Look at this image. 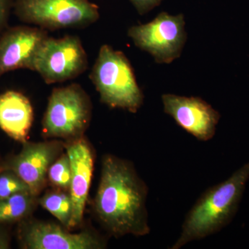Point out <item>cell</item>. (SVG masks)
Here are the masks:
<instances>
[{
    "label": "cell",
    "mask_w": 249,
    "mask_h": 249,
    "mask_svg": "<svg viewBox=\"0 0 249 249\" xmlns=\"http://www.w3.org/2000/svg\"><path fill=\"white\" fill-rule=\"evenodd\" d=\"M41 206L69 227L72 214V201L70 194L64 192L47 193L40 200Z\"/></svg>",
    "instance_id": "cell-15"
},
{
    "label": "cell",
    "mask_w": 249,
    "mask_h": 249,
    "mask_svg": "<svg viewBox=\"0 0 249 249\" xmlns=\"http://www.w3.org/2000/svg\"><path fill=\"white\" fill-rule=\"evenodd\" d=\"M49 37L39 27L7 28L0 35V76L18 69L34 70L36 57Z\"/></svg>",
    "instance_id": "cell-9"
},
{
    "label": "cell",
    "mask_w": 249,
    "mask_h": 249,
    "mask_svg": "<svg viewBox=\"0 0 249 249\" xmlns=\"http://www.w3.org/2000/svg\"><path fill=\"white\" fill-rule=\"evenodd\" d=\"M48 178L54 186L63 190H70L71 180V168L70 157L63 155L49 167Z\"/></svg>",
    "instance_id": "cell-16"
},
{
    "label": "cell",
    "mask_w": 249,
    "mask_h": 249,
    "mask_svg": "<svg viewBox=\"0 0 249 249\" xmlns=\"http://www.w3.org/2000/svg\"><path fill=\"white\" fill-rule=\"evenodd\" d=\"M147 193V185L129 162L113 155L104 157L94 209L109 233L115 237L150 233Z\"/></svg>",
    "instance_id": "cell-1"
},
{
    "label": "cell",
    "mask_w": 249,
    "mask_h": 249,
    "mask_svg": "<svg viewBox=\"0 0 249 249\" xmlns=\"http://www.w3.org/2000/svg\"><path fill=\"white\" fill-rule=\"evenodd\" d=\"M22 192H30V189L14 172L9 169L0 173V199Z\"/></svg>",
    "instance_id": "cell-17"
},
{
    "label": "cell",
    "mask_w": 249,
    "mask_h": 249,
    "mask_svg": "<svg viewBox=\"0 0 249 249\" xmlns=\"http://www.w3.org/2000/svg\"><path fill=\"white\" fill-rule=\"evenodd\" d=\"M89 96L78 84L53 89L42 121L47 137L72 138L83 134L91 118Z\"/></svg>",
    "instance_id": "cell-5"
},
{
    "label": "cell",
    "mask_w": 249,
    "mask_h": 249,
    "mask_svg": "<svg viewBox=\"0 0 249 249\" xmlns=\"http://www.w3.org/2000/svg\"><path fill=\"white\" fill-rule=\"evenodd\" d=\"M127 35L134 45L150 53L157 63H171L179 58L186 43L184 16L162 12L150 22L132 26Z\"/></svg>",
    "instance_id": "cell-6"
},
{
    "label": "cell",
    "mask_w": 249,
    "mask_h": 249,
    "mask_svg": "<svg viewBox=\"0 0 249 249\" xmlns=\"http://www.w3.org/2000/svg\"><path fill=\"white\" fill-rule=\"evenodd\" d=\"M249 179V161L223 182L203 193L187 213L170 249H179L220 231L235 215Z\"/></svg>",
    "instance_id": "cell-2"
},
{
    "label": "cell",
    "mask_w": 249,
    "mask_h": 249,
    "mask_svg": "<svg viewBox=\"0 0 249 249\" xmlns=\"http://www.w3.org/2000/svg\"><path fill=\"white\" fill-rule=\"evenodd\" d=\"M14 0H0V35L8 28L11 9Z\"/></svg>",
    "instance_id": "cell-18"
},
{
    "label": "cell",
    "mask_w": 249,
    "mask_h": 249,
    "mask_svg": "<svg viewBox=\"0 0 249 249\" xmlns=\"http://www.w3.org/2000/svg\"><path fill=\"white\" fill-rule=\"evenodd\" d=\"M60 147L55 142H24L22 151L10 162L9 169L27 183L34 196L45 186L49 167L58 155Z\"/></svg>",
    "instance_id": "cell-10"
},
{
    "label": "cell",
    "mask_w": 249,
    "mask_h": 249,
    "mask_svg": "<svg viewBox=\"0 0 249 249\" xmlns=\"http://www.w3.org/2000/svg\"><path fill=\"white\" fill-rule=\"evenodd\" d=\"M9 248V241L7 237L0 232V249H7Z\"/></svg>",
    "instance_id": "cell-20"
},
{
    "label": "cell",
    "mask_w": 249,
    "mask_h": 249,
    "mask_svg": "<svg viewBox=\"0 0 249 249\" xmlns=\"http://www.w3.org/2000/svg\"><path fill=\"white\" fill-rule=\"evenodd\" d=\"M101 102L111 108L137 112L143 103L133 68L122 52L103 45L90 73Z\"/></svg>",
    "instance_id": "cell-3"
},
{
    "label": "cell",
    "mask_w": 249,
    "mask_h": 249,
    "mask_svg": "<svg viewBox=\"0 0 249 249\" xmlns=\"http://www.w3.org/2000/svg\"><path fill=\"white\" fill-rule=\"evenodd\" d=\"M88 57L79 37H47L36 57L34 71L47 84L74 79L88 68Z\"/></svg>",
    "instance_id": "cell-7"
},
{
    "label": "cell",
    "mask_w": 249,
    "mask_h": 249,
    "mask_svg": "<svg viewBox=\"0 0 249 249\" xmlns=\"http://www.w3.org/2000/svg\"><path fill=\"white\" fill-rule=\"evenodd\" d=\"M14 9L19 20L47 31L83 29L100 18L89 0H14Z\"/></svg>",
    "instance_id": "cell-4"
},
{
    "label": "cell",
    "mask_w": 249,
    "mask_h": 249,
    "mask_svg": "<svg viewBox=\"0 0 249 249\" xmlns=\"http://www.w3.org/2000/svg\"><path fill=\"white\" fill-rule=\"evenodd\" d=\"M34 197L30 192H22L0 199V223L14 222L27 216L32 209Z\"/></svg>",
    "instance_id": "cell-14"
},
{
    "label": "cell",
    "mask_w": 249,
    "mask_h": 249,
    "mask_svg": "<svg viewBox=\"0 0 249 249\" xmlns=\"http://www.w3.org/2000/svg\"><path fill=\"white\" fill-rule=\"evenodd\" d=\"M34 121V109L27 96L19 91L0 95V128L11 138L26 142Z\"/></svg>",
    "instance_id": "cell-13"
},
{
    "label": "cell",
    "mask_w": 249,
    "mask_h": 249,
    "mask_svg": "<svg viewBox=\"0 0 249 249\" xmlns=\"http://www.w3.org/2000/svg\"><path fill=\"white\" fill-rule=\"evenodd\" d=\"M161 99L165 114L188 133L201 142L213 138L221 115L202 98L165 93Z\"/></svg>",
    "instance_id": "cell-8"
},
{
    "label": "cell",
    "mask_w": 249,
    "mask_h": 249,
    "mask_svg": "<svg viewBox=\"0 0 249 249\" xmlns=\"http://www.w3.org/2000/svg\"><path fill=\"white\" fill-rule=\"evenodd\" d=\"M162 1L163 0H129L140 15L146 14L149 11L160 6Z\"/></svg>",
    "instance_id": "cell-19"
},
{
    "label": "cell",
    "mask_w": 249,
    "mask_h": 249,
    "mask_svg": "<svg viewBox=\"0 0 249 249\" xmlns=\"http://www.w3.org/2000/svg\"><path fill=\"white\" fill-rule=\"evenodd\" d=\"M23 244L29 249H98L102 241L88 232L71 233L53 223H32L23 233Z\"/></svg>",
    "instance_id": "cell-11"
},
{
    "label": "cell",
    "mask_w": 249,
    "mask_h": 249,
    "mask_svg": "<svg viewBox=\"0 0 249 249\" xmlns=\"http://www.w3.org/2000/svg\"><path fill=\"white\" fill-rule=\"evenodd\" d=\"M67 154L71 168L70 195L72 214L69 228H73L79 225L83 219L92 177L93 160L91 149L83 139L68 145Z\"/></svg>",
    "instance_id": "cell-12"
}]
</instances>
